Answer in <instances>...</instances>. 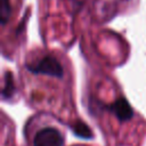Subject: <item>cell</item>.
I'll list each match as a JSON object with an SVG mask.
<instances>
[{"label": "cell", "instance_id": "6da1fadb", "mask_svg": "<svg viewBox=\"0 0 146 146\" xmlns=\"http://www.w3.org/2000/svg\"><path fill=\"white\" fill-rule=\"evenodd\" d=\"M27 68L36 74H46L56 78L63 76V67L59 62L52 56H46L35 65H29Z\"/></svg>", "mask_w": 146, "mask_h": 146}, {"label": "cell", "instance_id": "7a4b0ae2", "mask_svg": "<svg viewBox=\"0 0 146 146\" xmlns=\"http://www.w3.org/2000/svg\"><path fill=\"white\" fill-rule=\"evenodd\" d=\"M63 137L55 128L39 130L33 139V146H63Z\"/></svg>", "mask_w": 146, "mask_h": 146}, {"label": "cell", "instance_id": "3957f363", "mask_svg": "<svg viewBox=\"0 0 146 146\" xmlns=\"http://www.w3.org/2000/svg\"><path fill=\"white\" fill-rule=\"evenodd\" d=\"M112 111L120 121H128L133 115V111L124 97L117 98L115 100V103L112 105Z\"/></svg>", "mask_w": 146, "mask_h": 146}, {"label": "cell", "instance_id": "277c9868", "mask_svg": "<svg viewBox=\"0 0 146 146\" xmlns=\"http://www.w3.org/2000/svg\"><path fill=\"white\" fill-rule=\"evenodd\" d=\"M73 131H74V133H75L78 137H80V138H86V139H88V138H91V136H92V132L90 131L89 127H88L86 123L81 122V121L75 122V124L73 125Z\"/></svg>", "mask_w": 146, "mask_h": 146}, {"label": "cell", "instance_id": "5b68a950", "mask_svg": "<svg viewBox=\"0 0 146 146\" xmlns=\"http://www.w3.org/2000/svg\"><path fill=\"white\" fill-rule=\"evenodd\" d=\"M14 80H13V75L10 72L6 73V78H5V87L2 89V97L3 98H9L11 97V95L14 94Z\"/></svg>", "mask_w": 146, "mask_h": 146}, {"label": "cell", "instance_id": "8992f818", "mask_svg": "<svg viewBox=\"0 0 146 146\" xmlns=\"http://www.w3.org/2000/svg\"><path fill=\"white\" fill-rule=\"evenodd\" d=\"M10 14H11V8H10L9 0H1V2H0V21H1L2 25H5L9 21Z\"/></svg>", "mask_w": 146, "mask_h": 146}]
</instances>
